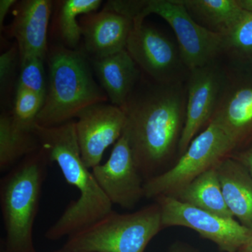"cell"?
I'll return each instance as SVG.
<instances>
[{"mask_svg": "<svg viewBox=\"0 0 252 252\" xmlns=\"http://www.w3.org/2000/svg\"><path fill=\"white\" fill-rule=\"evenodd\" d=\"M238 3L242 9L252 13V0H238Z\"/></svg>", "mask_w": 252, "mask_h": 252, "instance_id": "83f0119b", "label": "cell"}, {"mask_svg": "<svg viewBox=\"0 0 252 252\" xmlns=\"http://www.w3.org/2000/svg\"><path fill=\"white\" fill-rule=\"evenodd\" d=\"M44 96L18 88L14 112L11 115L14 122L21 128L34 131L36 118L44 105Z\"/></svg>", "mask_w": 252, "mask_h": 252, "instance_id": "603a6c76", "label": "cell"}, {"mask_svg": "<svg viewBox=\"0 0 252 252\" xmlns=\"http://www.w3.org/2000/svg\"><path fill=\"white\" fill-rule=\"evenodd\" d=\"M40 144L34 131L21 128L11 116L0 118V170H9L21 158L34 153Z\"/></svg>", "mask_w": 252, "mask_h": 252, "instance_id": "d6986e66", "label": "cell"}, {"mask_svg": "<svg viewBox=\"0 0 252 252\" xmlns=\"http://www.w3.org/2000/svg\"><path fill=\"white\" fill-rule=\"evenodd\" d=\"M162 228L183 226L216 244L220 251L237 252L252 237V230L234 218H225L181 201L172 195L158 197Z\"/></svg>", "mask_w": 252, "mask_h": 252, "instance_id": "ba28073f", "label": "cell"}, {"mask_svg": "<svg viewBox=\"0 0 252 252\" xmlns=\"http://www.w3.org/2000/svg\"><path fill=\"white\" fill-rule=\"evenodd\" d=\"M246 68H248V69H249V70L250 71V72H251V73H252V64L251 66H250V67H246Z\"/></svg>", "mask_w": 252, "mask_h": 252, "instance_id": "1f68e13d", "label": "cell"}, {"mask_svg": "<svg viewBox=\"0 0 252 252\" xmlns=\"http://www.w3.org/2000/svg\"><path fill=\"white\" fill-rule=\"evenodd\" d=\"M227 73L215 62L189 71L186 120L178 152L185 153L205 124H210L218 105Z\"/></svg>", "mask_w": 252, "mask_h": 252, "instance_id": "30bf717a", "label": "cell"}, {"mask_svg": "<svg viewBox=\"0 0 252 252\" xmlns=\"http://www.w3.org/2000/svg\"><path fill=\"white\" fill-rule=\"evenodd\" d=\"M169 252H189L185 251V250H182V249L179 248H176L175 249H172V250L169 251Z\"/></svg>", "mask_w": 252, "mask_h": 252, "instance_id": "f546056e", "label": "cell"}, {"mask_svg": "<svg viewBox=\"0 0 252 252\" xmlns=\"http://www.w3.org/2000/svg\"><path fill=\"white\" fill-rule=\"evenodd\" d=\"M162 228L158 205L126 215L112 211L68 237L63 248L77 252H144Z\"/></svg>", "mask_w": 252, "mask_h": 252, "instance_id": "5b68a950", "label": "cell"}, {"mask_svg": "<svg viewBox=\"0 0 252 252\" xmlns=\"http://www.w3.org/2000/svg\"><path fill=\"white\" fill-rule=\"evenodd\" d=\"M43 61L41 58L31 57L21 62L18 88L32 91L45 97L48 84Z\"/></svg>", "mask_w": 252, "mask_h": 252, "instance_id": "cb8c5ba5", "label": "cell"}, {"mask_svg": "<svg viewBox=\"0 0 252 252\" xmlns=\"http://www.w3.org/2000/svg\"><path fill=\"white\" fill-rule=\"evenodd\" d=\"M150 14L160 16L173 30L182 62L189 72L215 62L223 53L222 34L199 24L180 0H142L140 13L132 22H144Z\"/></svg>", "mask_w": 252, "mask_h": 252, "instance_id": "52a82bcc", "label": "cell"}, {"mask_svg": "<svg viewBox=\"0 0 252 252\" xmlns=\"http://www.w3.org/2000/svg\"><path fill=\"white\" fill-rule=\"evenodd\" d=\"M126 51L156 83L182 82L180 74L186 67L180 51L173 42L156 28L144 22H132Z\"/></svg>", "mask_w": 252, "mask_h": 252, "instance_id": "9c48e42d", "label": "cell"}, {"mask_svg": "<svg viewBox=\"0 0 252 252\" xmlns=\"http://www.w3.org/2000/svg\"><path fill=\"white\" fill-rule=\"evenodd\" d=\"M223 53L249 67L252 64V13L244 10L238 21L222 34Z\"/></svg>", "mask_w": 252, "mask_h": 252, "instance_id": "44dd1931", "label": "cell"}, {"mask_svg": "<svg viewBox=\"0 0 252 252\" xmlns=\"http://www.w3.org/2000/svg\"><path fill=\"white\" fill-rule=\"evenodd\" d=\"M235 149L224 131L215 123L210 122L191 141L174 167L146 180L144 196L157 198L175 195L198 176L216 166Z\"/></svg>", "mask_w": 252, "mask_h": 252, "instance_id": "8992f818", "label": "cell"}, {"mask_svg": "<svg viewBox=\"0 0 252 252\" xmlns=\"http://www.w3.org/2000/svg\"><path fill=\"white\" fill-rule=\"evenodd\" d=\"M172 196L225 218H234L225 203L216 167L204 172Z\"/></svg>", "mask_w": 252, "mask_h": 252, "instance_id": "ac0fdd59", "label": "cell"}, {"mask_svg": "<svg viewBox=\"0 0 252 252\" xmlns=\"http://www.w3.org/2000/svg\"><path fill=\"white\" fill-rule=\"evenodd\" d=\"M102 4L100 0H65L60 10V33L66 44L71 47L77 46L82 36V28L77 21L80 15L94 12Z\"/></svg>", "mask_w": 252, "mask_h": 252, "instance_id": "7402d4cb", "label": "cell"}, {"mask_svg": "<svg viewBox=\"0 0 252 252\" xmlns=\"http://www.w3.org/2000/svg\"><path fill=\"white\" fill-rule=\"evenodd\" d=\"M126 49L96 59L94 69L112 104L121 107L135 90L140 72Z\"/></svg>", "mask_w": 252, "mask_h": 252, "instance_id": "e0dca14e", "label": "cell"}, {"mask_svg": "<svg viewBox=\"0 0 252 252\" xmlns=\"http://www.w3.org/2000/svg\"><path fill=\"white\" fill-rule=\"evenodd\" d=\"M92 172L112 204L131 209L144 196L145 182L124 134L114 144L108 160L94 167Z\"/></svg>", "mask_w": 252, "mask_h": 252, "instance_id": "7c38bea8", "label": "cell"}, {"mask_svg": "<svg viewBox=\"0 0 252 252\" xmlns=\"http://www.w3.org/2000/svg\"><path fill=\"white\" fill-rule=\"evenodd\" d=\"M215 167L227 207L242 225L252 230V177L248 169L228 157Z\"/></svg>", "mask_w": 252, "mask_h": 252, "instance_id": "2e32d148", "label": "cell"}, {"mask_svg": "<svg viewBox=\"0 0 252 252\" xmlns=\"http://www.w3.org/2000/svg\"><path fill=\"white\" fill-rule=\"evenodd\" d=\"M15 0H1L0 1V26L2 28L3 23L9 9L16 4Z\"/></svg>", "mask_w": 252, "mask_h": 252, "instance_id": "4316f807", "label": "cell"}, {"mask_svg": "<svg viewBox=\"0 0 252 252\" xmlns=\"http://www.w3.org/2000/svg\"><path fill=\"white\" fill-rule=\"evenodd\" d=\"M49 78L44 105L36 124L62 125L83 109L107 102V96L94 81L85 56L80 51L56 48L49 57Z\"/></svg>", "mask_w": 252, "mask_h": 252, "instance_id": "277c9868", "label": "cell"}, {"mask_svg": "<svg viewBox=\"0 0 252 252\" xmlns=\"http://www.w3.org/2000/svg\"><path fill=\"white\" fill-rule=\"evenodd\" d=\"M75 130L81 157L89 168L101 163L106 149L117 143L125 129L122 108L106 102L89 106L77 114Z\"/></svg>", "mask_w": 252, "mask_h": 252, "instance_id": "8fae6325", "label": "cell"}, {"mask_svg": "<svg viewBox=\"0 0 252 252\" xmlns=\"http://www.w3.org/2000/svg\"><path fill=\"white\" fill-rule=\"evenodd\" d=\"M240 252H252V237L250 240L245 244V246L241 249Z\"/></svg>", "mask_w": 252, "mask_h": 252, "instance_id": "f1b7e54d", "label": "cell"}, {"mask_svg": "<svg viewBox=\"0 0 252 252\" xmlns=\"http://www.w3.org/2000/svg\"><path fill=\"white\" fill-rule=\"evenodd\" d=\"M195 21L223 34L238 21L244 10L238 0H180Z\"/></svg>", "mask_w": 252, "mask_h": 252, "instance_id": "ffe728a7", "label": "cell"}, {"mask_svg": "<svg viewBox=\"0 0 252 252\" xmlns=\"http://www.w3.org/2000/svg\"><path fill=\"white\" fill-rule=\"evenodd\" d=\"M34 130L50 162L59 165L66 182L79 192L77 200L68 205L59 220L46 232V238L57 240L68 238L112 212V202L81 157L75 122L53 127L36 123Z\"/></svg>", "mask_w": 252, "mask_h": 252, "instance_id": "7a4b0ae2", "label": "cell"}, {"mask_svg": "<svg viewBox=\"0 0 252 252\" xmlns=\"http://www.w3.org/2000/svg\"><path fill=\"white\" fill-rule=\"evenodd\" d=\"M50 162L40 147L1 179L0 204L6 231L1 252H37L33 227Z\"/></svg>", "mask_w": 252, "mask_h": 252, "instance_id": "3957f363", "label": "cell"}, {"mask_svg": "<svg viewBox=\"0 0 252 252\" xmlns=\"http://www.w3.org/2000/svg\"><path fill=\"white\" fill-rule=\"evenodd\" d=\"M53 252H73L71 251V250H66V249L62 248L61 250H57V251H55Z\"/></svg>", "mask_w": 252, "mask_h": 252, "instance_id": "4dcf8cb0", "label": "cell"}, {"mask_svg": "<svg viewBox=\"0 0 252 252\" xmlns=\"http://www.w3.org/2000/svg\"><path fill=\"white\" fill-rule=\"evenodd\" d=\"M210 122L220 126L236 148L252 141V73L248 68L227 74Z\"/></svg>", "mask_w": 252, "mask_h": 252, "instance_id": "4fadbf2b", "label": "cell"}, {"mask_svg": "<svg viewBox=\"0 0 252 252\" xmlns=\"http://www.w3.org/2000/svg\"><path fill=\"white\" fill-rule=\"evenodd\" d=\"M237 159L245 165L252 177V145L239 154Z\"/></svg>", "mask_w": 252, "mask_h": 252, "instance_id": "484cf974", "label": "cell"}, {"mask_svg": "<svg viewBox=\"0 0 252 252\" xmlns=\"http://www.w3.org/2000/svg\"><path fill=\"white\" fill-rule=\"evenodd\" d=\"M51 8L49 0H26L18 4L11 28L21 62L31 57L44 59Z\"/></svg>", "mask_w": 252, "mask_h": 252, "instance_id": "9a60e30c", "label": "cell"}, {"mask_svg": "<svg viewBox=\"0 0 252 252\" xmlns=\"http://www.w3.org/2000/svg\"><path fill=\"white\" fill-rule=\"evenodd\" d=\"M187 85L156 83L137 91L136 88L121 107L126 122L124 135L128 140L136 164L147 180L156 175L171 157L179 143L186 120Z\"/></svg>", "mask_w": 252, "mask_h": 252, "instance_id": "6da1fadb", "label": "cell"}, {"mask_svg": "<svg viewBox=\"0 0 252 252\" xmlns=\"http://www.w3.org/2000/svg\"><path fill=\"white\" fill-rule=\"evenodd\" d=\"M16 51H17V49L16 47H13L1 55V57H0V81H1V86L9 79L13 72L15 61H16Z\"/></svg>", "mask_w": 252, "mask_h": 252, "instance_id": "d4e9b609", "label": "cell"}, {"mask_svg": "<svg viewBox=\"0 0 252 252\" xmlns=\"http://www.w3.org/2000/svg\"><path fill=\"white\" fill-rule=\"evenodd\" d=\"M86 50L96 59L106 57L126 49L132 21L114 11L102 10L81 18Z\"/></svg>", "mask_w": 252, "mask_h": 252, "instance_id": "5bb4252c", "label": "cell"}, {"mask_svg": "<svg viewBox=\"0 0 252 252\" xmlns=\"http://www.w3.org/2000/svg\"><path fill=\"white\" fill-rule=\"evenodd\" d=\"M0 252H1V251H0Z\"/></svg>", "mask_w": 252, "mask_h": 252, "instance_id": "d6a6232c", "label": "cell"}]
</instances>
